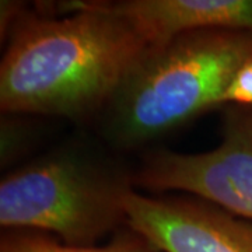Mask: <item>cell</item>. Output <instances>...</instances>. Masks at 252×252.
I'll list each match as a JSON object with an SVG mask.
<instances>
[{
    "mask_svg": "<svg viewBox=\"0 0 252 252\" xmlns=\"http://www.w3.org/2000/svg\"><path fill=\"white\" fill-rule=\"evenodd\" d=\"M26 6L18 1H1V13H0V28H1V39L4 41V35L7 38L10 30L16 24L18 17L24 11Z\"/></svg>",
    "mask_w": 252,
    "mask_h": 252,
    "instance_id": "cell-10",
    "label": "cell"
},
{
    "mask_svg": "<svg viewBox=\"0 0 252 252\" xmlns=\"http://www.w3.org/2000/svg\"><path fill=\"white\" fill-rule=\"evenodd\" d=\"M102 6L129 20L150 45L198 30L252 32V0H122Z\"/></svg>",
    "mask_w": 252,
    "mask_h": 252,
    "instance_id": "cell-6",
    "label": "cell"
},
{
    "mask_svg": "<svg viewBox=\"0 0 252 252\" xmlns=\"http://www.w3.org/2000/svg\"><path fill=\"white\" fill-rule=\"evenodd\" d=\"M20 117L21 114H4L1 118V165L13 161L30 142L28 124Z\"/></svg>",
    "mask_w": 252,
    "mask_h": 252,
    "instance_id": "cell-8",
    "label": "cell"
},
{
    "mask_svg": "<svg viewBox=\"0 0 252 252\" xmlns=\"http://www.w3.org/2000/svg\"><path fill=\"white\" fill-rule=\"evenodd\" d=\"M252 59V32L198 30L152 45L102 111L112 143L136 147L221 107L237 72Z\"/></svg>",
    "mask_w": 252,
    "mask_h": 252,
    "instance_id": "cell-2",
    "label": "cell"
},
{
    "mask_svg": "<svg viewBox=\"0 0 252 252\" xmlns=\"http://www.w3.org/2000/svg\"><path fill=\"white\" fill-rule=\"evenodd\" d=\"M135 182L152 192H185L252 221V107L225 105L216 149L150 154Z\"/></svg>",
    "mask_w": 252,
    "mask_h": 252,
    "instance_id": "cell-4",
    "label": "cell"
},
{
    "mask_svg": "<svg viewBox=\"0 0 252 252\" xmlns=\"http://www.w3.org/2000/svg\"><path fill=\"white\" fill-rule=\"evenodd\" d=\"M27 7L0 63L3 114L86 119L107 108L149 41L99 0Z\"/></svg>",
    "mask_w": 252,
    "mask_h": 252,
    "instance_id": "cell-1",
    "label": "cell"
},
{
    "mask_svg": "<svg viewBox=\"0 0 252 252\" xmlns=\"http://www.w3.org/2000/svg\"><path fill=\"white\" fill-rule=\"evenodd\" d=\"M228 104L252 107V59L237 72L221 98V107Z\"/></svg>",
    "mask_w": 252,
    "mask_h": 252,
    "instance_id": "cell-9",
    "label": "cell"
},
{
    "mask_svg": "<svg viewBox=\"0 0 252 252\" xmlns=\"http://www.w3.org/2000/svg\"><path fill=\"white\" fill-rule=\"evenodd\" d=\"M0 252H161L142 235L119 233L105 245H69L51 235L27 230H6L0 240Z\"/></svg>",
    "mask_w": 252,
    "mask_h": 252,
    "instance_id": "cell-7",
    "label": "cell"
},
{
    "mask_svg": "<svg viewBox=\"0 0 252 252\" xmlns=\"http://www.w3.org/2000/svg\"><path fill=\"white\" fill-rule=\"evenodd\" d=\"M126 224L161 252H252V221L206 200L146 196L124 199Z\"/></svg>",
    "mask_w": 252,
    "mask_h": 252,
    "instance_id": "cell-5",
    "label": "cell"
},
{
    "mask_svg": "<svg viewBox=\"0 0 252 252\" xmlns=\"http://www.w3.org/2000/svg\"><path fill=\"white\" fill-rule=\"evenodd\" d=\"M125 180L73 152L49 154L0 182V224L89 247L126 223Z\"/></svg>",
    "mask_w": 252,
    "mask_h": 252,
    "instance_id": "cell-3",
    "label": "cell"
}]
</instances>
